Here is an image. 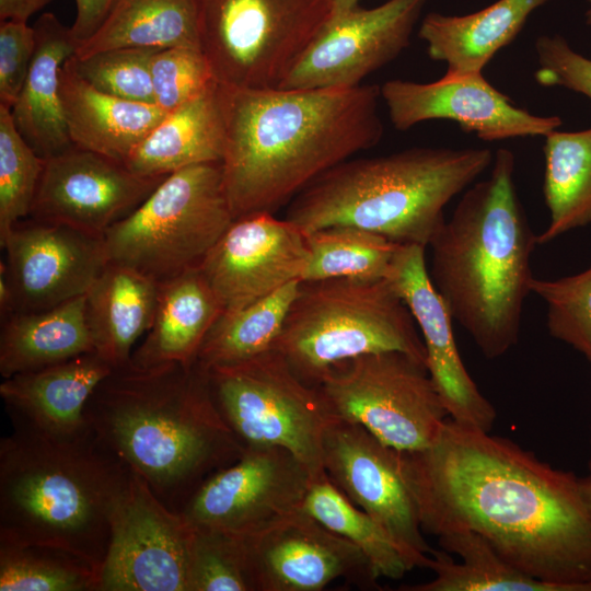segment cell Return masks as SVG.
<instances>
[{"mask_svg": "<svg viewBox=\"0 0 591 591\" xmlns=\"http://www.w3.org/2000/svg\"><path fill=\"white\" fill-rule=\"evenodd\" d=\"M275 349L304 382L362 355L401 351L426 364L416 322L387 278L301 281Z\"/></svg>", "mask_w": 591, "mask_h": 591, "instance_id": "obj_7", "label": "cell"}, {"mask_svg": "<svg viewBox=\"0 0 591 591\" xmlns=\"http://www.w3.org/2000/svg\"><path fill=\"white\" fill-rule=\"evenodd\" d=\"M300 282L292 281L246 306L222 312L204 339L196 361L209 370L275 349Z\"/></svg>", "mask_w": 591, "mask_h": 591, "instance_id": "obj_33", "label": "cell"}, {"mask_svg": "<svg viewBox=\"0 0 591 591\" xmlns=\"http://www.w3.org/2000/svg\"><path fill=\"white\" fill-rule=\"evenodd\" d=\"M538 67L534 78L542 86H561L591 100V59L576 51L560 35L535 42Z\"/></svg>", "mask_w": 591, "mask_h": 591, "instance_id": "obj_42", "label": "cell"}, {"mask_svg": "<svg viewBox=\"0 0 591 591\" xmlns=\"http://www.w3.org/2000/svg\"><path fill=\"white\" fill-rule=\"evenodd\" d=\"M14 312L50 309L84 296L107 264L103 236L33 220L2 239Z\"/></svg>", "mask_w": 591, "mask_h": 591, "instance_id": "obj_20", "label": "cell"}, {"mask_svg": "<svg viewBox=\"0 0 591 591\" xmlns=\"http://www.w3.org/2000/svg\"><path fill=\"white\" fill-rule=\"evenodd\" d=\"M188 591H257L245 535L194 525Z\"/></svg>", "mask_w": 591, "mask_h": 591, "instance_id": "obj_37", "label": "cell"}, {"mask_svg": "<svg viewBox=\"0 0 591 591\" xmlns=\"http://www.w3.org/2000/svg\"><path fill=\"white\" fill-rule=\"evenodd\" d=\"M45 161L21 136L11 109L0 105V239L30 216Z\"/></svg>", "mask_w": 591, "mask_h": 591, "instance_id": "obj_38", "label": "cell"}, {"mask_svg": "<svg viewBox=\"0 0 591 591\" xmlns=\"http://www.w3.org/2000/svg\"><path fill=\"white\" fill-rule=\"evenodd\" d=\"M308 258L300 228L286 218L258 212L234 219L198 269L224 312L301 281Z\"/></svg>", "mask_w": 591, "mask_h": 591, "instance_id": "obj_18", "label": "cell"}, {"mask_svg": "<svg viewBox=\"0 0 591 591\" xmlns=\"http://www.w3.org/2000/svg\"><path fill=\"white\" fill-rule=\"evenodd\" d=\"M153 48H113L68 62L79 77L101 92L120 99L154 104L151 58Z\"/></svg>", "mask_w": 591, "mask_h": 591, "instance_id": "obj_40", "label": "cell"}, {"mask_svg": "<svg viewBox=\"0 0 591 591\" xmlns=\"http://www.w3.org/2000/svg\"><path fill=\"white\" fill-rule=\"evenodd\" d=\"M488 148L417 147L347 159L327 170L289 204L286 219L303 233L352 225L396 244L429 245L443 209L491 164Z\"/></svg>", "mask_w": 591, "mask_h": 591, "instance_id": "obj_6", "label": "cell"}, {"mask_svg": "<svg viewBox=\"0 0 591 591\" xmlns=\"http://www.w3.org/2000/svg\"><path fill=\"white\" fill-rule=\"evenodd\" d=\"M544 137L543 195L549 222L536 234L537 244L591 223V127L555 129Z\"/></svg>", "mask_w": 591, "mask_h": 591, "instance_id": "obj_32", "label": "cell"}, {"mask_svg": "<svg viewBox=\"0 0 591 591\" xmlns=\"http://www.w3.org/2000/svg\"><path fill=\"white\" fill-rule=\"evenodd\" d=\"M220 93L225 120L221 164L234 219L275 213L321 174L383 137L378 85H220Z\"/></svg>", "mask_w": 591, "mask_h": 591, "instance_id": "obj_2", "label": "cell"}, {"mask_svg": "<svg viewBox=\"0 0 591 591\" xmlns=\"http://www.w3.org/2000/svg\"><path fill=\"white\" fill-rule=\"evenodd\" d=\"M35 30L27 22L0 23V105L13 107L27 77L34 51Z\"/></svg>", "mask_w": 591, "mask_h": 591, "instance_id": "obj_43", "label": "cell"}, {"mask_svg": "<svg viewBox=\"0 0 591 591\" xmlns=\"http://www.w3.org/2000/svg\"><path fill=\"white\" fill-rule=\"evenodd\" d=\"M84 415L97 440L178 513L205 479L244 451L197 361L114 368Z\"/></svg>", "mask_w": 591, "mask_h": 591, "instance_id": "obj_3", "label": "cell"}, {"mask_svg": "<svg viewBox=\"0 0 591 591\" xmlns=\"http://www.w3.org/2000/svg\"><path fill=\"white\" fill-rule=\"evenodd\" d=\"M312 479L281 447H245L201 483L179 513L195 526L251 535L302 509Z\"/></svg>", "mask_w": 591, "mask_h": 591, "instance_id": "obj_13", "label": "cell"}, {"mask_svg": "<svg viewBox=\"0 0 591 591\" xmlns=\"http://www.w3.org/2000/svg\"><path fill=\"white\" fill-rule=\"evenodd\" d=\"M549 0H498L467 15L427 14L418 36L429 57L448 72H483L485 66L520 33L530 14Z\"/></svg>", "mask_w": 591, "mask_h": 591, "instance_id": "obj_28", "label": "cell"}, {"mask_svg": "<svg viewBox=\"0 0 591 591\" xmlns=\"http://www.w3.org/2000/svg\"><path fill=\"white\" fill-rule=\"evenodd\" d=\"M588 502L591 508V456L588 462V474L582 477Z\"/></svg>", "mask_w": 591, "mask_h": 591, "instance_id": "obj_48", "label": "cell"}, {"mask_svg": "<svg viewBox=\"0 0 591 591\" xmlns=\"http://www.w3.org/2000/svg\"><path fill=\"white\" fill-rule=\"evenodd\" d=\"M304 235L309 258L301 281L385 278L399 245L352 225H331Z\"/></svg>", "mask_w": 591, "mask_h": 591, "instance_id": "obj_35", "label": "cell"}, {"mask_svg": "<svg viewBox=\"0 0 591 591\" xmlns=\"http://www.w3.org/2000/svg\"><path fill=\"white\" fill-rule=\"evenodd\" d=\"M225 120L220 85L167 113L139 143L125 165L142 176H167L197 164L221 162Z\"/></svg>", "mask_w": 591, "mask_h": 591, "instance_id": "obj_26", "label": "cell"}, {"mask_svg": "<svg viewBox=\"0 0 591 591\" xmlns=\"http://www.w3.org/2000/svg\"><path fill=\"white\" fill-rule=\"evenodd\" d=\"M199 46V0H116L74 56L113 48Z\"/></svg>", "mask_w": 591, "mask_h": 591, "instance_id": "obj_30", "label": "cell"}, {"mask_svg": "<svg viewBox=\"0 0 591 591\" xmlns=\"http://www.w3.org/2000/svg\"><path fill=\"white\" fill-rule=\"evenodd\" d=\"M514 165L512 151L499 149L489 176L464 190L428 245L434 288L487 359L518 343L533 278L536 234L515 190Z\"/></svg>", "mask_w": 591, "mask_h": 591, "instance_id": "obj_4", "label": "cell"}, {"mask_svg": "<svg viewBox=\"0 0 591 591\" xmlns=\"http://www.w3.org/2000/svg\"><path fill=\"white\" fill-rule=\"evenodd\" d=\"M334 7V15L345 12L358 5L359 0H332Z\"/></svg>", "mask_w": 591, "mask_h": 591, "instance_id": "obj_47", "label": "cell"}, {"mask_svg": "<svg viewBox=\"0 0 591 591\" xmlns=\"http://www.w3.org/2000/svg\"><path fill=\"white\" fill-rule=\"evenodd\" d=\"M60 99L72 144L124 164L167 115L155 104L99 91L79 77L68 61L60 70Z\"/></svg>", "mask_w": 591, "mask_h": 591, "instance_id": "obj_24", "label": "cell"}, {"mask_svg": "<svg viewBox=\"0 0 591 591\" xmlns=\"http://www.w3.org/2000/svg\"><path fill=\"white\" fill-rule=\"evenodd\" d=\"M2 321L3 379L94 351L85 316V294L42 311L14 312Z\"/></svg>", "mask_w": 591, "mask_h": 591, "instance_id": "obj_29", "label": "cell"}, {"mask_svg": "<svg viewBox=\"0 0 591 591\" xmlns=\"http://www.w3.org/2000/svg\"><path fill=\"white\" fill-rule=\"evenodd\" d=\"M166 176H142L124 163L76 146L45 161L30 216L104 236Z\"/></svg>", "mask_w": 591, "mask_h": 591, "instance_id": "obj_16", "label": "cell"}, {"mask_svg": "<svg viewBox=\"0 0 591 591\" xmlns=\"http://www.w3.org/2000/svg\"><path fill=\"white\" fill-rule=\"evenodd\" d=\"M530 290L546 304L548 333L591 363V266L557 279L533 276Z\"/></svg>", "mask_w": 591, "mask_h": 591, "instance_id": "obj_39", "label": "cell"}, {"mask_svg": "<svg viewBox=\"0 0 591 591\" xmlns=\"http://www.w3.org/2000/svg\"><path fill=\"white\" fill-rule=\"evenodd\" d=\"M390 120L401 131L431 119H448L484 141L546 136L561 126L559 116H537L517 106L483 72H445L421 83L389 80L380 86Z\"/></svg>", "mask_w": 591, "mask_h": 591, "instance_id": "obj_17", "label": "cell"}, {"mask_svg": "<svg viewBox=\"0 0 591 591\" xmlns=\"http://www.w3.org/2000/svg\"><path fill=\"white\" fill-rule=\"evenodd\" d=\"M223 309L197 268L159 283L154 317L131 363L152 367L194 363L208 332Z\"/></svg>", "mask_w": 591, "mask_h": 591, "instance_id": "obj_27", "label": "cell"}, {"mask_svg": "<svg viewBox=\"0 0 591 591\" xmlns=\"http://www.w3.org/2000/svg\"><path fill=\"white\" fill-rule=\"evenodd\" d=\"M586 22L587 24L591 25V0H590V7L586 12Z\"/></svg>", "mask_w": 591, "mask_h": 591, "instance_id": "obj_49", "label": "cell"}, {"mask_svg": "<svg viewBox=\"0 0 591 591\" xmlns=\"http://www.w3.org/2000/svg\"><path fill=\"white\" fill-rule=\"evenodd\" d=\"M115 2L116 0H76L77 15L71 30L80 44L96 32Z\"/></svg>", "mask_w": 591, "mask_h": 591, "instance_id": "obj_44", "label": "cell"}, {"mask_svg": "<svg viewBox=\"0 0 591 591\" xmlns=\"http://www.w3.org/2000/svg\"><path fill=\"white\" fill-rule=\"evenodd\" d=\"M443 551L431 552L430 581L401 586L402 591H568L514 567L479 534L457 531L438 537Z\"/></svg>", "mask_w": 591, "mask_h": 591, "instance_id": "obj_31", "label": "cell"}, {"mask_svg": "<svg viewBox=\"0 0 591 591\" xmlns=\"http://www.w3.org/2000/svg\"><path fill=\"white\" fill-rule=\"evenodd\" d=\"M193 533L131 471L112 518L99 591H188Z\"/></svg>", "mask_w": 591, "mask_h": 591, "instance_id": "obj_12", "label": "cell"}, {"mask_svg": "<svg viewBox=\"0 0 591 591\" xmlns=\"http://www.w3.org/2000/svg\"><path fill=\"white\" fill-rule=\"evenodd\" d=\"M233 220L221 162L188 166L106 231L107 262L162 282L197 268Z\"/></svg>", "mask_w": 591, "mask_h": 591, "instance_id": "obj_8", "label": "cell"}, {"mask_svg": "<svg viewBox=\"0 0 591 591\" xmlns=\"http://www.w3.org/2000/svg\"><path fill=\"white\" fill-rule=\"evenodd\" d=\"M113 369L92 351L7 378L0 384V396L11 421L50 433H74L88 428L86 403Z\"/></svg>", "mask_w": 591, "mask_h": 591, "instance_id": "obj_22", "label": "cell"}, {"mask_svg": "<svg viewBox=\"0 0 591 591\" xmlns=\"http://www.w3.org/2000/svg\"><path fill=\"white\" fill-rule=\"evenodd\" d=\"M154 104L170 113L197 97L216 82L198 48L170 47L151 58Z\"/></svg>", "mask_w": 591, "mask_h": 591, "instance_id": "obj_41", "label": "cell"}, {"mask_svg": "<svg viewBox=\"0 0 591 591\" xmlns=\"http://www.w3.org/2000/svg\"><path fill=\"white\" fill-rule=\"evenodd\" d=\"M426 247L398 245L385 278L409 309L426 349V367L449 417L490 431L497 413L480 393L460 356L453 318L434 288L425 259Z\"/></svg>", "mask_w": 591, "mask_h": 591, "instance_id": "obj_21", "label": "cell"}, {"mask_svg": "<svg viewBox=\"0 0 591 591\" xmlns=\"http://www.w3.org/2000/svg\"><path fill=\"white\" fill-rule=\"evenodd\" d=\"M159 283L142 273L107 262L85 293V316L94 351L113 368L128 364L150 328Z\"/></svg>", "mask_w": 591, "mask_h": 591, "instance_id": "obj_25", "label": "cell"}, {"mask_svg": "<svg viewBox=\"0 0 591 591\" xmlns=\"http://www.w3.org/2000/svg\"><path fill=\"white\" fill-rule=\"evenodd\" d=\"M33 27V60L11 114L24 140L47 160L73 147L60 99V70L80 43L53 13L42 14Z\"/></svg>", "mask_w": 591, "mask_h": 591, "instance_id": "obj_23", "label": "cell"}, {"mask_svg": "<svg viewBox=\"0 0 591 591\" xmlns=\"http://www.w3.org/2000/svg\"><path fill=\"white\" fill-rule=\"evenodd\" d=\"M11 424L0 441V538L60 547L101 569L131 470L89 426L60 434Z\"/></svg>", "mask_w": 591, "mask_h": 591, "instance_id": "obj_5", "label": "cell"}, {"mask_svg": "<svg viewBox=\"0 0 591 591\" xmlns=\"http://www.w3.org/2000/svg\"><path fill=\"white\" fill-rule=\"evenodd\" d=\"M323 467L329 480L385 530L412 569H429L433 549L424 537L397 450L364 427L335 418L324 436Z\"/></svg>", "mask_w": 591, "mask_h": 591, "instance_id": "obj_14", "label": "cell"}, {"mask_svg": "<svg viewBox=\"0 0 591 591\" xmlns=\"http://www.w3.org/2000/svg\"><path fill=\"white\" fill-rule=\"evenodd\" d=\"M316 386L336 418L401 452L428 448L450 418L426 364L401 351L336 363Z\"/></svg>", "mask_w": 591, "mask_h": 591, "instance_id": "obj_11", "label": "cell"}, {"mask_svg": "<svg viewBox=\"0 0 591 591\" xmlns=\"http://www.w3.org/2000/svg\"><path fill=\"white\" fill-rule=\"evenodd\" d=\"M50 0H0V20L27 22L30 16L44 8Z\"/></svg>", "mask_w": 591, "mask_h": 591, "instance_id": "obj_45", "label": "cell"}, {"mask_svg": "<svg viewBox=\"0 0 591 591\" xmlns=\"http://www.w3.org/2000/svg\"><path fill=\"white\" fill-rule=\"evenodd\" d=\"M208 374L216 405L243 448L281 447L313 479L325 475L323 441L336 417L320 389L299 378L279 351Z\"/></svg>", "mask_w": 591, "mask_h": 591, "instance_id": "obj_10", "label": "cell"}, {"mask_svg": "<svg viewBox=\"0 0 591 591\" xmlns=\"http://www.w3.org/2000/svg\"><path fill=\"white\" fill-rule=\"evenodd\" d=\"M100 569L60 547L0 538V591H99Z\"/></svg>", "mask_w": 591, "mask_h": 591, "instance_id": "obj_36", "label": "cell"}, {"mask_svg": "<svg viewBox=\"0 0 591 591\" xmlns=\"http://www.w3.org/2000/svg\"><path fill=\"white\" fill-rule=\"evenodd\" d=\"M428 0H389L333 15L280 89H350L394 60L408 45Z\"/></svg>", "mask_w": 591, "mask_h": 591, "instance_id": "obj_15", "label": "cell"}, {"mask_svg": "<svg viewBox=\"0 0 591 591\" xmlns=\"http://www.w3.org/2000/svg\"><path fill=\"white\" fill-rule=\"evenodd\" d=\"M245 537L257 591H320L339 578L380 589L363 553L303 508Z\"/></svg>", "mask_w": 591, "mask_h": 591, "instance_id": "obj_19", "label": "cell"}, {"mask_svg": "<svg viewBox=\"0 0 591 591\" xmlns=\"http://www.w3.org/2000/svg\"><path fill=\"white\" fill-rule=\"evenodd\" d=\"M0 310L4 318L15 311L14 296L3 262L0 263Z\"/></svg>", "mask_w": 591, "mask_h": 591, "instance_id": "obj_46", "label": "cell"}, {"mask_svg": "<svg viewBox=\"0 0 591 591\" xmlns=\"http://www.w3.org/2000/svg\"><path fill=\"white\" fill-rule=\"evenodd\" d=\"M303 510L357 546L379 577L396 580L412 570L385 530L367 512L357 508L326 474L312 479Z\"/></svg>", "mask_w": 591, "mask_h": 591, "instance_id": "obj_34", "label": "cell"}, {"mask_svg": "<svg viewBox=\"0 0 591 591\" xmlns=\"http://www.w3.org/2000/svg\"><path fill=\"white\" fill-rule=\"evenodd\" d=\"M333 15L332 0H199V46L218 84L279 88Z\"/></svg>", "mask_w": 591, "mask_h": 591, "instance_id": "obj_9", "label": "cell"}, {"mask_svg": "<svg viewBox=\"0 0 591 591\" xmlns=\"http://www.w3.org/2000/svg\"><path fill=\"white\" fill-rule=\"evenodd\" d=\"M398 456L424 532L477 533L518 569L568 591H591L582 477L451 418L428 448Z\"/></svg>", "mask_w": 591, "mask_h": 591, "instance_id": "obj_1", "label": "cell"}]
</instances>
